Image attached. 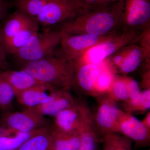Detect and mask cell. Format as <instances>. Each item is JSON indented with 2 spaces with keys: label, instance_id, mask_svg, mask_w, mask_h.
Here are the masks:
<instances>
[{
  "label": "cell",
  "instance_id": "obj_1",
  "mask_svg": "<svg viewBox=\"0 0 150 150\" xmlns=\"http://www.w3.org/2000/svg\"><path fill=\"white\" fill-rule=\"evenodd\" d=\"M123 1L96 6L76 18L62 23L59 30L69 34L103 35L121 28Z\"/></svg>",
  "mask_w": 150,
  "mask_h": 150
},
{
  "label": "cell",
  "instance_id": "obj_2",
  "mask_svg": "<svg viewBox=\"0 0 150 150\" xmlns=\"http://www.w3.org/2000/svg\"><path fill=\"white\" fill-rule=\"evenodd\" d=\"M75 63L62 54L53 55L21 67L35 79L56 89L69 90L74 85Z\"/></svg>",
  "mask_w": 150,
  "mask_h": 150
},
{
  "label": "cell",
  "instance_id": "obj_3",
  "mask_svg": "<svg viewBox=\"0 0 150 150\" xmlns=\"http://www.w3.org/2000/svg\"><path fill=\"white\" fill-rule=\"evenodd\" d=\"M62 33L60 30H47L38 33L26 45L13 56L21 67L53 55L60 44Z\"/></svg>",
  "mask_w": 150,
  "mask_h": 150
},
{
  "label": "cell",
  "instance_id": "obj_4",
  "mask_svg": "<svg viewBox=\"0 0 150 150\" xmlns=\"http://www.w3.org/2000/svg\"><path fill=\"white\" fill-rule=\"evenodd\" d=\"M94 7L79 0H48L35 19L39 25L49 27L76 18Z\"/></svg>",
  "mask_w": 150,
  "mask_h": 150
},
{
  "label": "cell",
  "instance_id": "obj_5",
  "mask_svg": "<svg viewBox=\"0 0 150 150\" xmlns=\"http://www.w3.org/2000/svg\"><path fill=\"white\" fill-rule=\"evenodd\" d=\"M144 30H122L89 49L75 63L98 65L121 48L140 41Z\"/></svg>",
  "mask_w": 150,
  "mask_h": 150
},
{
  "label": "cell",
  "instance_id": "obj_6",
  "mask_svg": "<svg viewBox=\"0 0 150 150\" xmlns=\"http://www.w3.org/2000/svg\"><path fill=\"white\" fill-rule=\"evenodd\" d=\"M117 32L103 35L69 34L62 33L61 54L68 61L75 63L89 49L115 36Z\"/></svg>",
  "mask_w": 150,
  "mask_h": 150
},
{
  "label": "cell",
  "instance_id": "obj_7",
  "mask_svg": "<svg viewBox=\"0 0 150 150\" xmlns=\"http://www.w3.org/2000/svg\"><path fill=\"white\" fill-rule=\"evenodd\" d=\"M45 116L39 115L29 108L21 112H1L0 127L21 133H29L48 127Z\"/></svg>",
  "mask_w": 150,
  "mask_h": 150
},
{
  "label": "cell",
  "instance_id": "obj_8",
  "mask_svg": "<svg viewBox=\"0 0 150 150\" xmlns=\"http://www.w3.org/2000/svg\"><path fill=\"white\" fill-rule=\"evenodd\" d=\"M123 1L122 30H143L149 25L150 0Z\"/></svg>",
  "mask_w": 150,
  "mask_h": 150
},
{
  "label": "cell",
  "instance_id": "obj_9",
  "mask_svg": "<svg viewBox=\"0 0 150 150\" xmlns=\"http://www.w3.org/2000/svg\"><path fill=\"white\" fill-rule=\"evenodd\" d=\"M118 131L137 146L147 145L150 141V129L133 115L121 111L118 119Z\"/></svg>",
  "mask_w": 150,
  "mask_h": 150
},
{
  "label": "cell",
  "instance_id": "obj_10",
  "mask_svg": "<svg viewBox=\"0 0 150 150\" xmlns=\"http://www.w3.org/2000/svg\"><path fill=\"white\" fill-rule=\"evenodd\" d=\"M69 89H56L51 93V98L48 102L36 107L27 108L43 116H54L62 110L72 107L75 103Z\"/></svg>",
  "mask_w": 150,
  "mask_h": 150
},
{
  "label": "cell",
  "instance_id": "obj_11",
  "mask_svg": "<svg viewBox=\"0 0 150 150\" xmlns=\"http://www.w3.org/2000/svg\"><path fill=\"white\" fill-rule=\"evenodd\" d=\"M112 100H103L97 110L96 121L104 134L118 131V119L121 110Z\"/></svg>",
  "mask_w": 150,
  "mask_h": 150
},
{
  "label": "cell",
  "instance_id": "obj_12",
  "mask_svg": "<svg viewBox=\"0 0 150 150\" xmlns=\"http://www.w3.org/2000/svg\"><path fill=\"white\" fill-rule=\"evenodd\" d=\"M54 126L60 131L69 133H78L82 123V116L79 105L62 110L55 116Z\"/></svg>",
  "mask_w": 150,
  "mask_h": 150
},
{
  "label": "cell",
  "instance_id": "obj_13",
  "mask_svg": "<svg viewBox=\"0 0 150 150\" xmlns=\"http://www.w3.org/2000/svg\"><path fill=\"white\" fill-rule=\"evenodd\" d=\"M55 89L46 85L36 86L16 94L15 98L26 108L36 107L48 102L51 91Z\"/></svg>",
  "mask_w": 150,
  "mask_h": 150
},
{
  "label": "cell",
  "instance_id": "obj_14",
  "mask_svg": "<svg viewBox=\"0 0 150 150\" xmlns=\"http://www.w3.org/2000/svg\"><path fill=\"white\" fill-rule=\"evenodd\" d=\"M74 84L87 92L95 93V84L99 74L100 65L75 63Z\"/></svg>",
  "mask_w": 150,
  "mask_h": 150
},
{
  "label": "cell",
  "instance_id": "obj_15",
  "mask_svg": "<svg viewBox=\"0 0 150 150\" xmlns=\"http://www.w3.org/2000/svg\"><path fill=\"white\" fill-rule=\"evenodd\" d=\"M1 74L11 87L15 95L36 86L45 85L39 82L30 74L22 69L17 71L9 69L1 71Z\"/></svg>",
  "mask_w": 150,
  "mask_h": 150
},
{
  "label": "cell",
  "instance_id": "obj_16",
  "mask_svg": "<svg viewBox=\"0 0 150 150\" xmlns=\"http://www.w3.org/2000/svg\"><path fill=\"white\" fill-rule=\"evenodd\" d=\"M124 59L118 69L122 74H126L135 71L143 60L149 59L148 54L141 46L132 44L123 48Z\"/></svg>",
  "mask_w": 150,
  "mask_h": 150
},
{
  "label": "cell",
  "instance_id": "obj_17",
  "mask_svg": "<svg viewBox=\"0 0 150 150\" xmlns=\"http://www.w3.org/2000/svg\"><path fill=\"white\" fill-rule=\"evenodd\" d=\"M39 26L36 19H34L10 40L4 43L7 54L13 55L24 47L39 32Z\"/></svg>",
  "mask_w": 150,
  "mask_h": 150
},
{
  "label": "cell",
  "instance_id": "obj_18",
  "mask_svg": "<svg viewBox=\"0 0 150 150\" xmlns=\"http://www.w3.org/2000/svg\"><path fill=\"white\" fill-rule=\"evenodd\" d=\"M34 18L16 10L2 24L3 43L8 42Z\"/></svg>",
  "mask_w": 150,
  "mask_h": 150
},
{
  "label": "cell",
  "instance_id": "obj_19",
  "mask_svg": "<svg viewBox=\"0 0 150 150\" xmlns=\"http://www.w3.org/2000/svg\"><path fill=\"white\" fill-rule=\"evenodd\" d=\"M48 128L53 142V149L79 150L81 144L79 134L64 132L54 126Z\"/></svg>",
  "mask_w": 150,
  "mask_h": 150
},
{
  "label": "cell",
  "instance_id": "obj_20",
  "mask_svg": "<svg viewBox=\"0 0 150 150\" xmlns=\"http://www.w3.org/2000/svg\"><path fill=\"white\" fill-rule=\"evenodd\" d=\"M48 127L41 128L38 130L16 150L53 149V142Z\"/></svg>",
  "mask_w": 150,
  "mask_h": 150
},
{
  "label": "cell",
  "instance_id": "obj_21",
  "mask_svg": "<svg viewBox=\"0 0 150 150\" xmlns=\"http://www.w3.org/2000/svg\"><path fill=\"white\" fill-rule=\"evenodd\" d=\"M38 130L21 133L0 127V150H16Z\"/></svg>",
  "mask_w": 150,
  "mask_h": 150
},
{
  "label": "cell",
  "instance_id": "obj_22",
  "mask_svg": "<svg viewBox=\"0 0 150 150\" xmlns=\"http://www.w3.org/2000/svg\"><path fill=\"white\" fill-rule=\"evenodd\" d=\"M100 71L95 84V93L109 91L115 79L112 66L108 59L99 64Z\"/></svg>",
  "mask_w": 150,
  "mask_h": 150
},
{
  "label": "cell",
  "instance_id": "obj_23",
  "mask_svg": "<svg viewBox=\"0 0 150 150\" xmlns=\"http://www.w3.org/2000/svg\"><path fill=\"white\" fill-rule=\"evenodd\" d=\"M88 115L87 112H84L82 114L81 125L78 132L81 140L79 150H96L97 137L88 124Z\"/></svg>",
  "mask_w": 150,
  "mask_h": 150
},
{
  "label": "cell",
  "instance_id": "obj_24",
  "mask_svg": "<svg viewBox=\"0 0 150 150\" xmlns=\"http://www.w3.org/2000/svg\"><path fill=\"white\" fill-rule=\"evenodd\" d=\"M48 0H13L17 10L36 19Z\"/></svg>",
  "mask_w": 150,
  "mask_h": 150
},
{
  "label": "cell",
  "instance_id": "obj_25",
  "mask_svg": "<svg viewBox=\"0 0 150 150\" xmlns=\"http://www.w3.org/2000/svg\"><path fill=\"white\" fill-rule=\"evenodd\" d=\"M14 92L4 79L0 71V110L1 112L13 111Z\"/></svg>",
  "mask_w": 150,
  "mask_h": 150
},
{
  "label": "cell",
  "instance_id": "obj_26",
  "mask_svg": "<svg viewBox=\"0 0 150 150\" xmlns=\"http://www.w3.org/2000/svg\"><path fill=\"white\" fill-rule=\"evenodd\" d=\"M130 140L115 133L105 134L103 139L104 150H132Z\"/></svg>",
  "mask_w": 150,
  "mask_h": 150
},
{
  "label": "cell",
  "instance_id": "obj_27",
  "mask_svg": "<svg viewBox=\"0 0 150 150\" xmlns=\"http://www.w3.org/2000/svg\"><path fill=\"white\" fill-rule=\"evenodd\" d=\"M109 92L112 94V97L118 100L128 101L129 99L124 77H115Z\"/></svg>",
  "mask_w": 150,
  "mask_h": 150
},
{
  "label": "cell",
  "instance_id": "obj_28",
  "mask_svg": "<svg viewBox=\"0 0 150 150\" xmlns=\"http://www.w3.org/2000/svg\"><path fill=\"white\" fill-rule=\"evenodd\" d=\"M129 107L132 110L146 111L150 108V90L147 88L141 92L139 97L132 100H128Z\"/></svg>",
  "mask_w": 150,
  "mask_h": 150
},
{
  "label": "cell",
  "instance_id": "obj_29",
  "mask_svg": "<svg viewBox=\"0 0 150 150\" xmlns=\"http://www.w3.org/2000/svg\"><path fill=\"white\" fill-rule=\"evenodd\" d=\"M124 77L129 93V99L128 100H134L139 97L141 92L139 83L137 81L132 78L127 77Z\"/></svg>",
  "mask_w": 150,
  "mask_h": 150
},
{
  "label": "cell",
  "instance_id": "obj_30",
  "mask_svg": "<svg viewBox=\"0 0 150 150\" xmlns=\"http://www.w3.org/2000/svg\"><path fill=\"white\" fill-rule=\"evenodd\" d=\"M10 6L9 3L6 0H0V20L7 16Z\"/></svg>",
  "mask_w": 150,
  "mask_h": 150
},
{
  "label": "cell",
  "instance_id": "obj_31",
  "mask_svg": "<svg viewBox=\"0 0 150 150\" xmlns=\"http://www.w3.org/2000/svg\"><path fill=\"white\" fill-rule=\"evenodd\" d=\"M123 0H99L96 6H103L112 4V3L117 2L121 1Z\"/></svg>",
  "mask_w": 150,
  "mask_h": 150
},
{
  "label": "cell",
  "instance_id": "obj_32",
  "mask_svg": "<svg viewBox=\"0 0 150 150\" xmlns=\"http://www.w3.org/2000/svg\"><path fill=\"white\" fill-rule=\"evenodd\" d=\"M79 1L91 6L96 7V6L99 0H79Z\"/></svg>",
  "mask_w": 150,
  "mask_h": 150
},
{
  "label": "cell",
  "instance_id": "obj_33",
  "mask_svg": "<svg viewBox=\"0 0 150 150\" xmlns=\"http://www.w3.org/2000/svg\"><path fill=\"white\" fill-rule=\"evenodd\" d=\"M150 112L148 113L146 116L145 117L144 121L142 122L144 124L145 126L148 128V129H150Z\"/></svg>",
  "mask_w": 150,
  "mask_h": 150
},
{
  "label": "cell",
  "instance_id": "obj_34",
  "mask_svg": "<svg viewBox=\"0 0 150 150\" xmlns=\"http://www.w3.org/2000/svg\"><path fill=\"white\" fill-rule=\"evenodd\" d=\"M1 43H3V38L2 31V23H0V44Z\"/></svg>",
  "mask_w": 150,
  "mask_h": 150
}]
</instances>
